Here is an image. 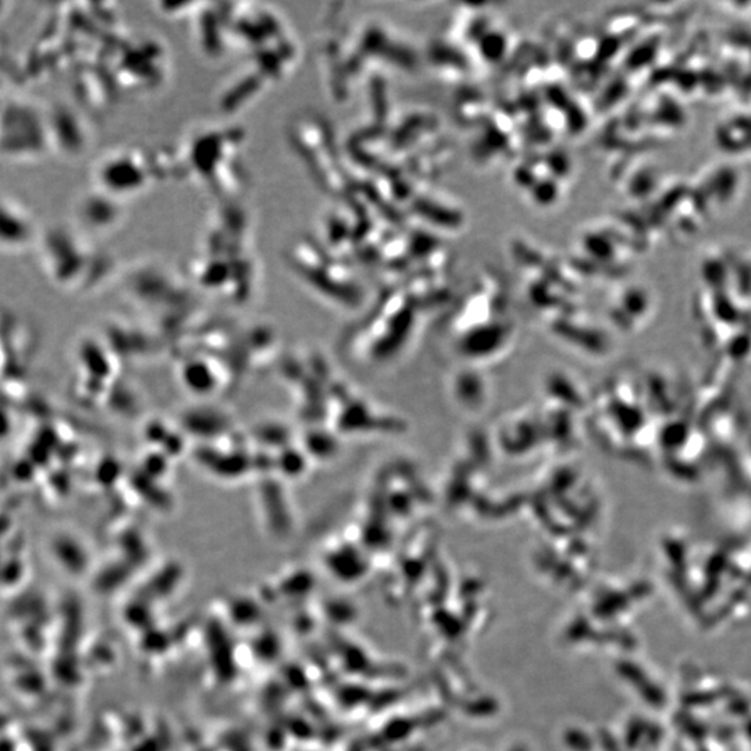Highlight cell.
<instances>
[{
  "mask_svg": "<svg viewBox=\"0 0 751 751\" xmlns=\"http://www.w3.org/2000/svg\"><path fill=\"white\" fill-rule=\"evenodd\" d=\"M33 232L29 216L15 203L0 200V246L18 248L26 243Z\"/></svg>",
  "mask_w": 751,
  "mask_h": 751,
  "instance_id": "6da1fadb",
  "label": "cell"
}]
</instances>
